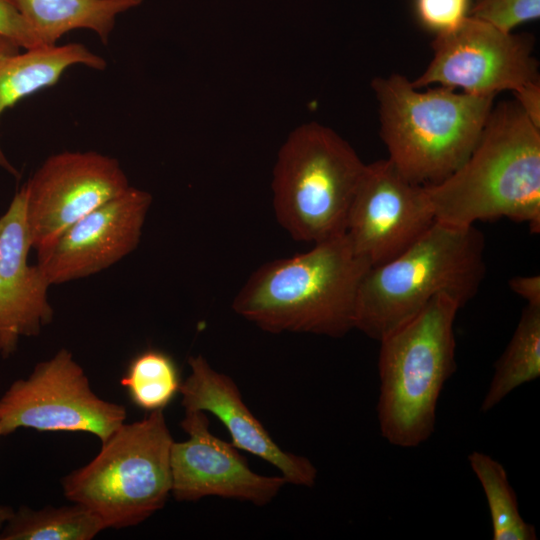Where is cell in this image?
Masks as SVG:
<instances>
[{"instance_id": "obj_8", "label": "cell", "mask_w": 540, "mask_h": 540, "mask_svg": "<svg viewBox=\"0 0 540 540\" xmlns=\"http://www.w3.org/2000/svg\"><path fill=\"white\" fill-rule=\"evenodd\" d=\"M126 419L123 405L98 397L67 349L38 363L0 398L3 435L19 428L87 432L104 442Z\"/></svg>"}, {"instance_id": "obj_27", "label": "cell", "mask_w": 540, "mask_h": 540, "mask_svg": "<svg viewBox=\"0 0 540 540\" xmlns=\"http://www.w3.org/2000/svg\"><path fill=\"white\" fill-rule=\"evenodd\" d=\"M20 49V46L13 40L0 35V57L17 53Z\"/></svg>"}, {"instance_id": "obj_1", "label": "cell", "mask_w": 540, "mask_h": 540, "mask_svg": "<svg viewBox=\"0 0 540 540\" xmlns=\"http://www.w3.org/2000/svg\"><path fill=\"white\" fill-rule=\"evenodd\" d=\"M435 220L457 226L508 218L540 231V128L516 100L492 108L467 160L424 186Z\"/></svg>"}, {"instance_id": "obj_26", "label": "cell", "mask_w": 540, "mask_h": 540, "mask_svg": "<svg viewBox=\"0 0 540 540\" xmlns=\"http://www.w3.org/2000/svg\"><path fill=\"white\" fill-rule=\"evenodd\" d=\"M510 289L528 305L540 306V276H515L509 280Z\"/></svg>"}, {"instance_id": "obj_14", "label": "cell", "mask_w": 540, "mask_h": 540, "mask_svg": "<svg viewBox=\"0 0 540 540\" xmlns=\"http://www.w3.org/2000/svg\"><path fill=\"white\" fill-rule=\"evenodd\" d=\"M32 248L23 187L0 217V355L10 357L21 337L39 335L53 320L47 291L50 283L28 263Z\"/></svg>"}, {"instance_id": "obj_20", "label": "cell", "mask_w": 540, "mask_h": 540, "mask_svg": "<svg viewBox=\"0 0 540 540\" xmlns=\"http://www.w3.org/2000/svg\"><path fill=\"white\" fill-rule=\"evenodd\" d=\"M471 469L484 491L492 522L494 540H535V527L520 514L517 496L504 466L493 457L473 451L468 456Z\"/></svg>"}, {"instance_id": "obj_17", "label": "cell", "mask_w": 540, "mask_h": 540, "mask_svg": "<svg viewBox=\"0 0 540 540\" xmlns=\"http://www.w3.org/2000/svg\"><path fill=\"white\" fill-rule=\"evenodd\" d=\"M46 46L56 45L66 33L93 31L107 44L117 17L143 0H10Z\"/></svg>"}, {"instance_id": "obj_24", "label": "cell", "mask_w": 540, "mask_h": 540, "mask_svg": "<svg viewBox=\"0 0 540 540\" xmlns=\"http://www.w3.org/2000/svg\"><path fill=\"white\" fill-rule=\"evenodd\" d=\"M0 35L13 40L25 50L46 46L10 0H0Z\"/></svg>"}, {"instance_id": "obj_21", "label": "cell", "mask_w": 540, "mask_h": 540, "mask_svg": "<svg viewBox=\"0 0 540 540\" xmlns=\"http://www.w3.org/2000/svg\"><path fill=\"white\" fill-rule=\"evenodd\" d=\"M120 384L137 407L152 412L163 410L173 400L181 382L178 368L167 353L147 349L132 359Z\"/></svg>"}, {"instance_id": "obj_18", "label": "cell", "mask_w": 540, "mask_h": 540, "mask_svg": "<svg viewBox=\"0 0 540 540\" xmlns=\"http://www.w3.org/2000/svg\"><path fill=\"white\" fill-rule=\"evenodd\" d=\"M540 376V306L526 305L516 329L494 366L480 410L488 412L517 387Z\"/></svg>"}, {"instance_id": "obj_16", "label": "cell", "mask_w": 540, "mask_h": 540, "mask_svg": "<svg viewBox=\"0 0 540 540\" xmlns=\"http://www.w3.org/2000/svg\"><path fill=\"white\" fill-rule=\"evenodd\" d=\"M103 70L106 61L81 43L27 49L0 57V116L19 100L55 85L72 66ZM0 167L18 177L0 146Z\"/></svg>"}, {"instance_id": "obj_11", "label": "cell", "mask_w": 540, "mask_h": 540, "mask_svg": "<svg viewBox=\"0 0 540 540\" xmlns=\"http://www.w3.org/2000/svg\"><path fill=\"white\" fill-rule=\"evenodd\" d=\"M435 221L424 186L408 181L387 158L366 164L345 235L372 267L402 253Z\"/></svg>"}, {"instance_id": "obj_4", "label": "cell", "mask_w": 540, "mask_h": 540, "mask_svg": "<svg viewBox=\"0 0 540 540\" xmlns=\"http://www.w3.org/2000/svg\"><path fill=\"white\" fill-rule=\"evenodd\" d=\"M371 86L388 159L408 181L421 186L441 182L467 160L495 98L444 86L418 91L401 74L376 77Z\"/></svg>"}, {"instance_id": "obj_25", "label": "cell", "mask_w": 540, "mask_h": 540, "mask_svg": "<svg viewBox=\"0 0 540 540\" xmlns=\"http://www.w3.org/2000/svg\"><path fill=\"white\" fill-rule=\"evenodd\" d=\"M516 102L529 120L540 128V83H530L514 93Z\"/></svg>"}, {"instance_id": "obj_15", "label": "cell", "mask_w": 540, "mask_h": 540, "mask_svg": "<svg viewBox=\"0 0 540 540\" xmlns=\"http://www.w3.org/2000/svg\"><path fill=\"white\" fill-rule=\"evenodd\" d=\"M191 372L181 383L182 406L185 411L200 410L216 416L228 430L231 443L239 450L253 454L273 466L287 483L312 487L317 469L300 455L280 448L262 423L244 403L235 382L214 370L202 356H190Z\"/></svg>"}, {"instance_id": "obj_19", "label": "cell", "mask_w": 540, "mask_h": 540, "mask_svg": "<svg viewBox=\"0 0 540 540\" xmlns=\"http://www.w3.org/2000/svg\"><path fill=\"white\" fill-rule=\"evenodd\" d=\"M106 529L84 506H47L33 510L21 506L0 531V540H91Z\"/></svg>"}, {"instance_id": "obj_22", "label": "cell", "mask_w": 540, "mask_h": 540, "mask_svg": "<svg viewBox=\"0 0 540 540\" xmlns=\"http://www.w3.org/2000/svg\"><path fill=\"white\" fill-rule=\"evenodd\" d=\"M469 15L512 32L520 24L539 19L540 0H478Z\"/></svg>"}, {"instance_id": "obj_29", "label": "cell", "mask_w": 540, "mask_h": 540, "mask_svg": "<svg viewBox=\"0 0 540 540\" xmlns=\"http://www.w3.org/2000/svg\"><path fill=\"white\" fill-rule=\"evenodd\" d=\"M0 436H2L1 428H0Z\"/></svg>"}, {"instance_id": "obj_23", "label": "cell", "mask_w": 540, "mask_h": 540, "mask_svg": "<svg viewBox=\"0 0 540 540\" xmlns=\"http://www.w3.org/2000/svg\"><path fill=\"white\" fill-rule=\"evenodd\" d=\"M420 24L437 34L459 27L470 13V0H414Z\"/></svg>"}, {"instance_id": "obj_13", "label": "cell", "mask_w": 540, "mask_h": 540, "mask_svg": "<svg viewBox=\"0 0 540 540\" xmlns=\"http://www.w3.org/2000/svg\"><path fill=\"white\" fill-rule=\"evenodd\" d=\"M209 424L204 411H185L180 426L188 438L173 441L170 450L173 497L178 501H197L218 496L259 506L271 502L286 480L253 472L232 443L211 433Z\"/></svg>"}, {"instance_id": "obj_6", "label": "cell", "mask_w": 540, "mask_h": 540, "mask_svg": "<svg viewBox=\"0 0 540 540\" xmlns=\"http://www.w3.org/2000/svg\"><path fill=\"white\" fill-rule=\"evenodd\" d=\"M366 164L334 130L316 122L295 128L273 170V207L294 240L319 243L345 233Z\"/></svg>"}, {"instance_id": "obj_28", "label": "cell", "mask_w": 540, "mask_h": 540, "mask_svg": "<svg viewBox=\"0 0 540 540\" xmlns=\"http://www.w3.org/2000/svg\"><path fill=\"white\" fill-rule=\"evenodd\" d=\"M14 510L9 506H0V529L13 516Z\"/></svg>"}, {"instance_id": "obj_12", "label": "cell", "mask_w": 540, "mask_h": 540, "mask_svg": "<svg viewBox=\"0 0 540 540\" xmlns=\"http://www.w3.org/2000/svg\"><path fill=\"white\" fill-rule=\"evenodd\" d=\"M151 203L149 192L129 186L37 251V265L50 285L94 275L133 252Z\"/></svg>"}, {"instance_id": "obj_7", "label": "cell", "mask_w": 540, "mask_h": 540, "mask_svg": "<svg viewBox=\"0 0 540 540\" xmlns=\"http://www.w3.org/2000/svg\"><path fill=\"white\" fill-rule=\"evenodd\" d=\"M173 441L163 410L124 422L88 464L63 479L65 497L94 513L106 528L141 523L171 494Z\"/></svg>"}, {"instance_id": "obj_2", "label": "cell", "mask_w": 540, "mask_h": 540, "mask_svg": "<svg viewBox=\"0 0 540 540\" xmlns=\"http://www.w3.org/2000/svg\"><path fill=\"white\" fill-rule=\"evenodd\" d=\"M370 267L344 233L261 265L232 308L267 332L342 337L355 328L357 293Z\"/></svg>"}, {"instance_id": "obj_10", "label": "cell", "mask_w": 540, "mask_h": 540, "mask_svg": "<svg viewBox=\"0 0 540 540\" xmlns=\"http://www.w3.org/2000/svg\"><path fill=\"white\" fill-rule=\"evenodd\" d=\"M129 186L116 158L96 151L49 156L23 186L32 248L48 247L67 228Z\"/></svg>"}, {"instance_id": "obj_5", "label": "cell", "mask_w": 540, "mask_h": 540, "mask_svg": "<svg viewBox=\"0 0 540 540\" xmlns=\"http://www.w3.org/2000/svg\"><path fill=\"white\" fill-rule=\"evenodd\" d=\"M460 308L451 297L436 296L379 341L377 418L391 445L417 447L433 434L440 394L457 369L454 323Z\"/></svg>"}, {"instance_id": "obj_3", "label": "cell", "mask_w": 540, "mask_h": 540, "mask_svg": "<svg viewBox=\"0 0 540 540\" xmlns=\"http://www.w3.org/2000/svg\"><path fill=\"white\" fill-rule=\"evenodd\" d=\"M484 248L474 225L435 221L402 253L368 269L357 293L355 328L381 341L436 296L447 295L463 307L485 276Z\"/></svg>"}, {"instance_id": "obj_9", "label": "cell", "mask_w": 540, "mask_h": 540, "mask_svg": "<svg viewBox=\"0 0 540 540\" xmlns=\"http://www.w3.org/2000/svg\"><path fill=\"white\" fill-rule=\"evenodd\" d=\"M532 47L528 35L500 30L469 15L456 29L436 35L429 65L411 82L417 89L440 84L480 96L515 93L539 81Z\"/></svg>"}]
</instances>
